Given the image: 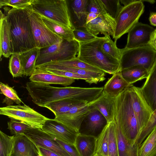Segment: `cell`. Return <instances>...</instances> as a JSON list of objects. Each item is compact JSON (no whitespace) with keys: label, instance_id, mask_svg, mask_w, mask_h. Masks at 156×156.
Listing matches in <instances>:
<instances>
[{"label":"cell","instance_id":"cell-1","mask_svg":"<svg viewBox=\"0 0 156 156\" xmlns=\"http://www.w3.org/2000/svg\"><path fill=\"white\" fill-rule=\"evenodd\" d=\"M26 88L33 102L43 107L48 104L66 98L90 102L96 97V90L94 87H57L30 81L26 83Z\"/></svg>","mask_w":156,"mask_h":156},{"label":"cell","instance_id":"cell-2","mask_svg":"<svg viewBox=\"0 0 156 156\" xmlns=\"http://www.w3.org/2000/svg\"><path fill=\"white\" fill-rule=\"evenodd\" d=\"M4 8L9 24L12 54H21L36 47L27 8Z\"/></svg>","mask_w":156,"mask_h":156},{"label":"cell","instance_id":"cell-3","mask_svg":"<svg viewBox=\"0 0 156 156\" xmlns=\"http://www.w3.org/2000/svg\"><path fill=\"white\" fill-rule=\"evenodd\" d=\"M113 120L118 124L128 143L133 146L142 129L133 111L129 87L115 98Z\"/></svg>","mask_w":156,"mask_h":156},{"label":"cell","instance_id":"cell-4","mask_svg":"<svg viewBox=\"0 0 156 156\" xmlns=\"http://www.w3.org/2000/svg\"><path fill=\"white\" fill-rule=\"evenodd\" d=\"M110 39L105 36L98 37L88 42L79 43V49L77 57L105 73L113 75L120 71V62L105 54L101 49L102 45Z\"/></svg>","mask_w":156,"mask_h":156},{"label":"cell","instance_id":"cell-5","mask_svg":"<svg viewBox=\"0 0 156 156\" xmlns=\"http://www.w3.org/2000/svg\"><path fill=\"white\" fill-rule=\"evenodd\" d=\"M31 7L35 11L64 27L74 30L66 0H33Z\"/></svg>","mask_w":156,"mask_h":156},{"label":"cell","instance_id":"cell-6","mask_svg":"<svg viewBox=\"0 0 156 156\" xmlns=\"http://www.w3.org/2000/svg\"><path fill=\"white\" fill-rule=\"evenodd\" d=\"M79 47V43L75 39L72 41L63 39L61 42L41 49L36 67L52 62L73 59L77 55Z\"/></svg>","mask_w":156,"mask_h":156},{"label":"cell","instance_id":"cell-7","mask_svg":"<svg viewBox=\"0 0 156 156\" xmlns=\"http://www.w3.org/2000/svg\"><path fill=\"white\" fill-rule=\"evenodd\" d=\"M156 61V51L149 45L130 49H121V70L137 66L149 73Z\"/></svg>","mask_w":156,"mask_h":156},{"label":"cell","instance_id":"cell-8","mask_svg":"<svg viewBox=\"0 0 156 156\" xmlns=\"http://www.w3.org/2000/svg\"><path fill=\"white\" fill-rule=\"evenodd\" d=\"M144 6L142 0H136L123 6L115 19L116 25L113 38L114 42L123 35L128 33L138 22L144 13Z\"/></svg>","mask_w":156,"mask_h":156},{"label":"cell","instance_id":"cell-9","mask_svg":"<svg viewBox=\"0 0 156 156\" xmlns=\"http://www.w3.org/2000/svg\"><path fill=\"white\" fill-rule=\"evenodd\" d=\"M29 18L36 47L42 49L62 41L63 39L52 32L44 22L41 15L27 8Z\"/></svg>","mask_w":156,"mask_h":156},{"label":"cell","instance_id":"cell-10","mask_svg":"<svg viewBox=\"0 0 156 156\" xmlns=\"http://www.w3.org/2000/svg\"><path fill=\"white\" fill-rule=\"evenodd\" d=\"M0 114L23 122L32 127L41 129L49 119L25 104L1 107Z\"/></svg>","mask_w":156,"mask_h":156},{"label":"cell","instance_id":"cell-11","mask_svg":"<svg viewBox=\"0 0 156 156\" xmlns=\"http://www.w3.org/2000/svg\"><path fill=\"white\" fill-rule=\"evenodd\" d=\"M24 134L36 146L42 147L60 156H70L55 139L41 129L31 127Z\"/></svg>","mask_w":156,"mask_h":156},{"label":"cell","instance_id":"cell-12","mask_svg":"<svg viewBox=\"0 0 156 156\" xmlns=\"http://www.w3.org/2000/svg\"><path fill=\"white\" fill-rule=\"evenodd\" d=\"M91 102L77 105L67 113L54 119L74 131L80 133L82 124L90 111Z\"/></svg>","mask_w":156,"mask_h":156},{"label":"cell","instance_id":"cell-13","mask_svg":"<svg viewBox=\"0 0 156 156\" xmlns=\"http://www.w3.org/2000/svg\"><path fill=\"white\" fill-rule=\"evenodd\" d=\"M129 88L133 108L142 130L147 124L153 112L143 97L140 87L131 85Z\"/></svg>","mask_w":156,"mask_h":156},{"label":"cell","instance_id":"cell-14","mask_svg":"<svg viewBox=\"0 0 156 156\" xmlns=\"http://www.w3.org/2000/svg\"><path fill=\"white\" fill-rule=\"evenodd\" d=\"M42 129L54 139L75 145L78 135L77 133L59 121L49 119L44 124Z\"/></svg>","mask_w":156,"mask_h":156},{"label":"cell","instance_id":"cell-15","mask_svg":"<svg viewBox=\"0 0 156 156\" xmlns=\"http://www.w3.org/2000/svg\"><path fill=\"white\" fill-rule=\"evenodd\" d=\"M154 30L150 26L138 22L128 32L124 48L130 49L148 45Z\"/></svg>","mask_w":156,"mask_h":156},{"label":"cell","instance_id":"cell-16","mask_svg":"<svg viewBox=\"0 0 156 156\" xmlns=\"http://www.w3.org/2000/svg\"><path fill=\"white\" fill-rule=\"evenodd\" d=\"M116 25L115 19L108 13L101 14L95 19L86 24L87 30L95 36H97L99 33L110 39V36L113 37Z\"/></svg>","mask_w":156,"mask_h":156},{"label":"cell","instance_id":"cell-17","mask_svg":"<svg viewBox=\"0 0 156 156\" xmlns=\"http://www.w3.org/2000/svg\"><path fill=\"white\" fill-rule=\"evenodd\" d=\"M67 1L71 22L74 29L86 27L89 14L87 10L88 0Z\"/></svg>","mask_w":156,"mask_h":156},{"label":"cell","instance_id":"cell-18","mask_svg":"<svg viewBox=\"0 0 156 156\" xmlns=\"http://www.w3.org/2000/svg\"><path fill=\"white\" fill-rule=\"evenodd\" d=\"M30 81L48 84L60 85L67 87L75 81V80L48 72L36 68L29 78Z\"/></svg>","mask_w":156,"mask_h":156},{"label":"cell","instance_id":"cell-19","mask_svg":"<svg viewBox=\"0 0 156 156\" xmlns=\"http://www.w3.org/2000/svg\"><path fill=\"white\" fill-rule=\"evenodd\" d=\"M140 90L143 97L153 112L156 109V61Z\"/></svg>","mask_w":156,"mask_h":156},{"label":"cell","instance_id":"cell-20","mask_svg":"<svg viewBox=\"0 0 156 156\" xmlns=\"http://www.w3.org/2000/svg\"><path fill=\"white\" fill-rule=\"evenodd\" d=\"M11 156H41L36 146L24 134L14 135Z\"/></svg>","mask_w":156,"mask_h":156},{"label":"cell","instance_id":"cell-21","mask_svg":"<svg viewBox=\"0 0 156 156\" xmlns=\"http://www.w3.org/2000/svg\"><path fill=\"white\" fill-rule=\"evenodd\" d=\"M41 69H51L73 73L87 76L93 80L95 84L102 82L105 79V72H98L84 69L71 67L51 63L46 64L37 67Z\"/></svg>","mask_w":156,"mask_h":156},{"label":"cell","instance_id":"cell-22","mask_svg":"<svg viewBox=\"0 0 156 156\" xmlns=\"http://www.w3.org/2000/svg\"><path fill=\"white\" fill-rule=\"evenodd\" d=\"M0 57L9 58L12 54L9 24L7 16L0 12Z\"/></svg>","mask_w":156,"mask_h":156},{"label":"cell","instance_id":"cell-23","mask_svg":"<svg viewBox=\"0 0 156 156\" xmlns=\"http://www.w3.org/2000/svg\"><path fill=\"white\" fill-rule=\"evenodd\" d=\"M130 85L123 78L120 71L108 80L104 87L102 94L109 98H115Z\"/></svg>","mask_w":156,"mask_h":156},{"label":"cell","instance_id":"cell-24","mask_svg":"<svg viewBox=\"0 0 156 156\" xmlns=\"http://www.w3.org/2000/svg\"><path fill=\"white\" fill-rule=\"evenodd\" d=\"M97 137L92 135L79 134L75 146L80 156H94L96 152Z\"/></svg>","mask_w":156,"mask_h":156},{"label":"cell","instance_id":"cell-25","mask_svg":"<svg viewBox=\"0 0 156 156\" xmlns=\"http://www.w3.org/2000/svg\"><path fill=\"white\" fill-rule=\"evenodd\" d=\"M115 98H112L102 94L91 105L99 111L106 119L107 123L113 120L114 106Z\"/></svg>","mask_w":156,"mask_h":156},{"label":"cell","instance_id":"cell-26","mask_svg":"<svg viewBox=\"0 0 156 156\" xmlns=\"http://www.w3.org/2000/svg\"><path fill=\"white\" fill-rule=\"evenodd\" d=\"M41 49L35 47L20 54V59L23 67L24 76H30L36 69V62Z\"/></svg>","mask_w":156,"mask_h":156},{"label":"cell","instance_id":"cell-27","mask_svg":"<svg viewBox=\"0 0 156 156\" xmlns=\"http://www.w3.org/2000/svg\"><path fill=\"white\" fill-rule=\"evenodd\" d=\"M87 102L71 98L60 100L45 105L55 115V118L60 116L69 111L74 106L79 104Z\"/></svg>","mask_w":156,"mask_h":156},{"label":"cell","instance_id":"cell-28","mask_svg":"<svg viewBox=\"0 0 156 156\" xmlns=\"http://www.w3.org/2000/svg\"><path fill=\"white\" fill-rule=\"evenodd\" d=\"M88 131L94 133L103 128L108 123L104 116L97 109L91 106L90 111L86 118Z\"/></svg>","mask_w":156,"mask_h":156},{"label":"cell","instance_id":"cell-29","mask_svg":"<svg viewBox=\"0 0 156 156\" xmlns=\"http://www.w3.org/2000/svg\"><path fill=\"white\" fill-rule=\"evenodd\" d=\"M120 72L123 78L130 85L138 81L147 78L149 73L145 68L140 66L122 69Z\"/></svg>","mask_w":156,"mask_h":156},{"label":"cell","instance_id":"cell-30","mask_svg":"<svg viewBox=\"0 0 156 156\" xmlns=\"http://www.w3.org/2000/svg\"><path fill=\"white\" fill-rule=\"evenodd\" d=\"M41 16L45 24L54 33L67 41H72L74 40L73 30L64 27L44 16Z\"/></svg>","mask_w":156,"mask_h":156},{"label":"cell","instance_id":"cell-31","mask_svg":"<svg viewBox=\"0 0 156 156\" xmlns=\"http://www.w3.org/2000/svg\"><path fill=\"white\" fill-rule=\"evenodd\" d=\"M156 155V127L140 145L138 156H154Z\"/></svg>","mask_w":156,"mask_h":156},{"label":"cell","instance_id":"cell-32","mask_svg":"<svg viewBox=\"0 0 156 156\" xmlns=\"http://www.w3.org/2000/svg\"><path fill=\"white\" fill-rule=\"evenodd\" d=\"M0 89L1 94L5 96L3 100V103H5L8 106L12 105L14 102L18 105H20L21 103L24 104L13 87L0 82Z\"/></svg>","mask_w":156,"mask_h":156},{"label":"cell","instance_id":"cell-33","mask_svg":"<svg viewBox=\"0 0 156 156\" xmlns=\"http://www.w3.org/2000/svg\"><path fill=\"white\" fill-rule=\"evenodd\" d=\"M108 131L107 123L97 137L95 154L102 156H108Z\"/></svg>","mask_w":156,"mask_h":156},{"label":"cell","instance_id":"cell-34","mask_svg":"<svg viewBox=\"0 0 156 156\" xmlns=\"http://www.w3.org/2000/svg\"><path fill=\"white\" fill-rule=\"evenodd\" d=\"M50 63L94 72H104L101 70L82 61L77 57L69 60L53 62Z\"/></svg>","mask_w":156,"mask_h":156},{"label":"cell","instance_id":"cell-35","mask_svg":"<svg viewBox=\"0 0 156 156\" xmlns=\"http://www.w3.org/2000/svg\"><path fill=\"white\" fill-rule=\"evenodd\" d=\"M108 156H119L116 136L114 121L108 123Z\"/></svg>","mask_w":156,"mask_h":156},{"label":"cell","instance_id":"cell-36","mask_svg":"<svg viewBox=\"0 0 156 156\" xmlns=\"http://www.w3.org/2000/svg\"><path fill=\"white\" fill-rule=\"evenodd\" d=\"M14 136L8 135L0 131V156H11L14 146Z\"/></svg>","mask_w":156,"mask_h":156},{"label":"cell","instance_id":"cell-37","mask_svg":"<svg viewBox=\"0 0 156 156\" xmlns=\"http://www.w3.org/2000/svg\"><path fill=\"white\" fill-rule=\"evenodd\" d=\"M9 68L13 78L22 77L24 75V70L20 61V54L15 53L11 55L9 60Z\"/></svg>","mask_w":156,"mask_h":156},{"label":"cell","instance_id":"cell-38","mask_svg":"<svg viewBox=\"0 0 156 156\" xmlns=\"http://www.w3.org/2000/svg\"><path fill=\"white\" fill-rule=\"evenodd\" d=\"M101 49L105 54L120 62L121 49L118 48L116 43L111 39L105 42L102 45Z\"/></svg>","mask_w":156,"mask_h":156},{"label":"cell","instance_id":"cell-39","mask_svg":"<svg viewBox=\"0 0 156 156\" xmlns=\"http://www.w3.org/2000/svg\"><path fill=\"white\" fill-rule=\"evenodd\" d=\"M7 125L8 129L13 135L24 134L31 127L23 122L13 119H11Z\"/></svg>","mask_w":156,"mask_h":156},{"label":"cell","instance_id":"cell-40","mask_svg":"<svg viewBox=\"0 0 156 156\" xmlns=\"http://www.w3.org/2000/svg\"><path fill=\"white\" fill-rule=\"evenodd\" d=\"M156 127V109L152 113L146 126L142 131L135 144L139 146L150 133Z\"/></svg>","mask_w":156,"mask_h":156},{"label":"cell","instance_id":"cell-41","mask_svg":"<svg viewBox=\"0 0 156 156\" xmlns=\"http://www.w3.org/2000/svg\"><path fill=\"white\" fill-rule=\"evenodd\" d=\"M73 32L74 39L78 43L88 42L98 37L89 32L86 27L75 28Z\"/></svg>","mask_w":156,"mask_h":156},{"label":"cell","instance_id":"cell-42","mask_svg":"<svg viewBox=\"0 0 156 156\" xmlns=\"http://www.w3.org/2000/svg\"><path fill=\"white\" fill-rule=\"evenodd\" d=\"M107 13L116 19L123 6L119 0H101Z\"/></svg>","mask_w":156,"mask_h":156},{"label":"cell","instance_id":"cell-43","mask_svg":"<svg viewBox=\"0 0 156 156\" xmlns=\"http://www.w3.org/2000/svg\"><path fill=\"white\" fill-rule=\"evenodd\" d=\"M48 72L60 76H65L75 80H83L90 84L95 83L94 81L89 78L82 75L70 72L51 69H42Z\"/></svg>","mask_w":156,"mask_h":156},{"label":"cell","instance_id":"cell-44","mask_svg":"<svg viewBox=\"0 0 156 156\" xmlns=\"http://www.w3.org/2000/svg\"><path fill=\"white\" fill-rule=\"evenodd\" d=\"M33 0H0V7L10 6L18 9H25L30 6Z\"/></svg>","mask_w":156,"mask_h":156},{"label":"cell","instance_id":"cell-45","mask_svg":"<svg viewBox=\"0 0 156 156\" xmlns=\"http://www.w3.org/2000/svg\"><path fill=\"white\" fill-rule=\"evenodd\" d=\"M87 10L89 13L94 12L99 15L107 13L101 0H88Z\"/></svg>","mask_w":156,"mask_h":156},{"label":"cell","instance_id":"cell-46","mask_svg":"<svg viewBox=\"0 0 156 156\" xmlns=\"http://www.w3.org/2000/svg\"><path fill=\"white\" fill-rule=\"evenodd\" d=\"M54 139L70 156H80L75 145L66 143L58 139Z\"/></svg>","mask_w":156,"mask_h":156},{"label":"cell","instance_id":"cell-47","mask_svg":"<svg viewBox=\"0 0 156 156\" xmlns=\"http://www.w3.org/2000/svg\"><path fill=\"white\" fill-rule=\"evenodd\" d=\"M36 146L41 156H60L58 154L42 147Z\"/></svg>","mask_w":156,"mask_h":156},{"label":"cell","instance_id":"cell-48","mask_svg":"<svg viewBox=\"0 0 156 156\" xmlns=\"http://www.w3.org/2000/svg\"><path fill=\"white\" fill-rule=\"evenodd\" d=\"M148 45L156 51V29L151 35Z\"/></svg>","mask_w":156,"mask_h":156},{"label":"cell","instance_id":"cell-49","mask_svg":"<svg viewBox=\"0 0 156 156\" xmlns=\"http://www.w3.org/2000/svg\"><path fill=\"white\" fill-rule=\"evenodd\" d=\"M149 19L150 24L156 27V12H151Z\"/></svg>","mask_w":156,"mask_h":156},{"label":"cell","instance_id":"cell-50","mask_svg":"<svg viewBox=\"0 0 156 156\" xmlns=\"http://www.w3.org/2000/svg\"><path fill=\"white\" fill-rule=\"evenodd\" d=\"M99 15L94 12L89 13L87 20V23L97 17Z\"/></svg>","mask_w":156,"mask_h":156},{"label":"cell","instance_id":"cell-51","mask_svg":"<svg viewBox=\"0 0 156 156\" xmlns=\"http://www.w3.org/2000/svg\"><path fill=\"white\" fill-rule=\"evenodd\" d=\"M135 0H119V1L120 3L123 4L124 6L134 2Z\"/></svg>","mask_w":156,"mask_h":156},{"label":"cell","instance_id":"cell-52","mask_svg":"<svg viewBox=\"0 0 156 156\" xmlns=\"http://www.w3.org/2000/svg\"><path fill=\"white\" fill-rule=\"evenodd\" d=\"M142 1L143 2H148L151 4H153L155 2V1L154 0H142Z\"/></svg>","mask_w":156,"mask_h":156},{"label":"cell","instance_id":"cell-53","mask_svg":"<svg viewBox=\"0 0 156 156\" xmlns=\"http://www.w3.org/2000/svg\"><path fill=\"white\" fill-rule=\"evenodd\" d=\"M95 156H102L101 155H98V154H95Z\"/></svg>","mask_w":156,"mask_h":156},{"label":"cell","instance_id":"cell-54","mask_svg":"<svg viewBox=\"0 0 156 156\" xmlns=\"http://www.w3.org/2000/svg\"><path fill=\"white\" fill-rule=\"evenodd\" d=\"M94 156H95V155Z\"/></svg>","mask_w":156,"mask_h":156},{"label":"cell","instance_id":"cell-55","mask_svg":"<svg viewBox=\"0 0 156 156\" xmlns=\"http://www.w3.org/2000/svg\"><path fill=\"white\" fill-rule=\"evenodd\" d=\"M154 156H156V155H155Z\"/></svg>","mask_w":156,"mask_h":156}]
</instances>
